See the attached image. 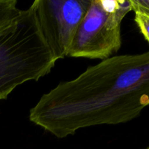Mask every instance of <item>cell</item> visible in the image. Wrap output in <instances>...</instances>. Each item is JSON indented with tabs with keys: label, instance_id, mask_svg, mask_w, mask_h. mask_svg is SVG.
I'll use <instances>...</instances> for the list:
<instances>
[{
	"label": "cell",
	"instance_id": "obj_1",
	"mask_svg": "<svg viewBox=\"0 0 149 149\" xmlns=\"http://www.w3.org/2000/svg\"><path fill=\"white\" fill-rule=\"evenodd\" d=\"M149 107V51L111 57L59 83L29 111V119L58 138L82 128L128 122Z\"/></svg>",
	"mask_w": 149,
	"mask_h": 149
},
{
	"label": "cell",
	"instance_id": "obj_2",
	"mask_svg": "<svg viewBox=\"0 0 149 149\" xmlns=\"http://www.w3.org/2000/svg\"><path fill=\"white\" fill-rule=\"evenodd\" d=\"M57 60L31 7L0 32V100L20 84L51 72Z\"/></svg>",
	"mask_w": 149,
	"mask_h": 149
},
{
	"label": "cell",
	"instance_id": "obj_3",
	"mask_svg": "<svg viewBox=\"0 0 149 149\" xmlns=\"http://www.w3.org/2000/svg\"><path fill=\"white\" fill-rule=\"evenodd\" d=\"M130 0H91L68 56L106 60L122 47L121 27Z\"/></svg>",
	"mask_w": 149,
	"mask_h": 149
},
{
	"label": "cell",
	"instance_id": "obj_4",
	"mask_svg": "<svg viewBox=\"0 0 149 149\" xmlns=\"http://www.w3.org/2000/svg\"><path fill=\"white\" fill-rule=\"evenodd\" d=\"M91 0H35L33 7L44 36L58 61L68 55Z\"/></svg>",
	"mask_w": 149,
	"mask_h": 149
},
{
	"label": "cell",
	"instance_id": "obj_5",
	"mask_svg": "<svg viewBox=\"0 0 149 149\" xmlns=\"http://www.w3.org/2000/svg\"><path fill=\"white\" fill-rule=\"evenodd\" d=\"M16 0H0V32L14 22L21 10L17 8Z\"/></svg>",
	"mask_w": 149,
	"mask_h": 149
},
{
	"label": "cell",
	"instance_id": "obj_6",
	"mask_svg": "<svg viewBox=\"0 0 149 149\" xmlns=\"http://www.w3.org/2000/svg\"><path fill=\"white\" fill-rule=\"evenodd\" d=\"M135 21L143 36L149 44V15L140 12H135Z\"/></svg>",
	"mask_w": 149,
	"mask_h": 149
},
{
	"label": "cell",
	"instance_id": "obj_7",
	"mask_svg": "<svg viewBox=\"0 0 149 149\" xmlns=\"http://www.w3.org/2000/svg\"><path fill=\"white\" fill-rule=\"evenodd\" d=\"M146 149H149V147H148V148H146Z\"/></svg>",
	"mask_w": 149,
	"mask_h": 149
}]
</instances>
